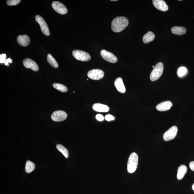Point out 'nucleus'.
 <instances>
[{"label": "nucleus", "mask_w": 194, "mask_h": 194, "mask_svg": "<svg viewBox=\"0 0 194 194\" xmlns=\"http://www.w3.org/2000/svg\"><path fill=\"white\" fill-rule=\"evenodd\" d=\"M129 21L125 17H117L114 19L111 24V28L115 32H119L125 29L128 26Z\"/></svg>", "instance_id": "nucleus-1"}, {"label": "nucleus", "mask_w": 194, "mask_h": 194, "mask_svg": "<svg viewBox=\"0 0 194 194\" xmlns=\"http://www.w3.org/2000/svg\"><path fill=\"white\" fill-rule=\"evenodd\" d=\"M138 157L135 153H132L129 157L127 164V171L130 173H133L137 168Z\"/></svg>", "instance_id": "nucleus-2"}, {"label": "nucleus", "mask_w": 194, "mask_h": 194, "mask_svg": "<svg viewBox=\"0 0 194 194\" xmlns=\"http://www.w3.org/2000/svg\"><path fill=\"white\" fill-rule=\"evenodd\" d=\"M164 70V65L162 62H158L154 66L150 76L151 80L157 81L162 75Z\"/></svg>", "instance_id": "nucleus-3"}, {"label": "nucleus", "mask_w": 194, "mask_h": 194, "mask_svg": "<svg viewBox=\"0 0 194 194\" xmlns=\"http://www.w3.org/2000/svg\"><path fill=\"white\" fill-rule=\"evenodd\" d=\"M72 55L75 59L81 61L88 62L91 59V57L89 53L80 50H74L72 51Z\"/></svg>", "instance_id": "nucleus-4"}, {"label": "nucleus", "mask_w": 194, "mask_h": 194, "mask_svg": "<svg viewBox=\"0 0 194 194\" xmlns=\"http://www.w3.org/2000/svg\"><path fill=\"white\" fill-rule=\"evenodd\" d=\"M35 20L40 25L43 33L46 36H49L50 35L49 28L44 19L40 16L37 15L35 17Z\"/></svg>", "instance_id": "nucleus-5"}, {"label": "nucleus", "mask_w": 194, "mask_h": 194, "mask_svg": "<svg viewBox=\"0 0 194 194\" xmlns=\"http://www.w3.org/2000/svg\"><path fill=\"white\" fill-rule=\"evenodd\" d=\"M178 130L176 126H172L164 133L163 137L164 140L168 141L174 139L177 135Z\"/></svg>", "instance_id": "nucleus-6"}, {"label": "nucleus", "mask_w": 194, "mask_h": 194, "mask_svg": "<svg viewBox=\"0 0 194 194\" xmlns=\"http://www.w3.org/2000/svg\"><path fill=\"white\" fill-rule=\"evenodd\" d=\"M87 76L91 79L98 80L103 78L104 74V72L100 69H93L88 72Z\"/></svg>", "instance_id": "nucleus-7"}, {"label": "nucleus", "mask_w": 194, "mask_h": 194, "mask_svg": "<svg viewBox=\"0 0 194 194\" xmlns=\"http://www.w3.org/2000/svg\"><path fill=\"white\" fill-rule=\"evenodd\" d=\"M100 54L102 57L110 63H116L118 61L117 58L115 55L105 50H102Z\"/></svg>", "instance_id": "nucleus-8"}, {"label": "nucleus", "mask_w": 194, "mask_h": 194, "mask_svg": "<svg viewBox=\"0 0 194 194\" xmlns=\"http://www.w3.org/2000/svg\"><path fill=\"white\" fill-rule=\"evenodd\" d=\"M67 115L66 112L63 111H55L51 115V118L55 122H61L66 120Z\"/></svg>", "instance_id": "nucleus-9"}, {"label": "nucleus", "mask_w": 194, "mask_h": 194, "mask_svg": "<svg viewBox=\"0 0 194 194\" xmlns=\"http://www.w3.org/2000/svg\"><path fill=\"white\" fill-rule=\"evenodd\" d=\"M51 5L54 10L60 14H65L67 13V9L61 3L58 1H54L52 3Z\"/></svg>", "instance_id": "nucleus-10"}, {"label": "nucleus", "mask_w": 194, "mask_h": 194, "mask_svg": "<svg viewBox=\"0 0 194 194\" xmlns=\"http://www.w3.org/2000/svg\"><path fill=\"white\" fill-rule=\"evenodd\" d=\"M23 64L27 68L32 69L33 71L36 72L39 70L37 64L32 60L29 58H26L23 61Z\"/></svg>", "instance_id": "nucleus-11"}, {"label": "nucleus", "mask_w": 194, "mask_h": 194, "mask_svg": "<svg viewBox=\"0 0 194 194\" xmlns=\"http://www.w3.org/2000/svg\"><path fill=\"white\" fill-rule=\"evenodd\" d=\"M153 3L156 8L162 11H167L169 9L166 2L163 0H153Z\"/></svg>", "instance_id": "nucleus-12"}, {"label": "nucleus", "mask_w": 194, "mask_h": 194, "mask_svg": "<svg viewBox=\"0 0 194 194\" xmlns=\"http://www.w3.org/2000/svg\"><path fill=\"white\" fill-rule=\"evenodd\" d=\"M173 106L172 103L170 101L162 102L157 106L156 109L157 110L164 112L169 110Z\"/></svg>", "instance_id": "nucleus-13"}, {"label": "nucleus", "mask_w": 194, "mask_h": 194, "mask_svg": "<svg viewBox=\"0 0 194 194\" xmlns=\"http://www.w3.org/2000/svg\"><path fill=\"white\" fill-rule=\"evenodd\" d=\"M18 44L22 47H27L30 42V39L27 35H19L17 39Z\"/></svg>", "instance_id": "nucleus-14"}, {"label": "nucleus", "mask_w": 194, "mask_h": 194, "mask_svg": "<svg viewBox=\"0 0 194 194\" xmlns=\"http://www.w3.org/2000/svg\"><path fill=\"white\" fill-rule=\"evenodd\" d=\"M114 85L116 89L120 93H124L126 92V89L123 83L122 79L120 77L116 78L115 81Z\"/></svg>", "instance_id": "nucleus-15"}, {"label": "nucleus", "mask_w": 194, "mask_h": 194, "mask_svg": "<svg viewBox=\"0 0 194 194\" xmlns=\"http://www.w3.org/2000/svg\"><path fill=\"white\" fill-rule=\"evenodd\" d=\"M93 110L99 112H107L109 110L108 106L100 103L93 104Z\"/></svg>", "instance_id": "nucleus-16"}, {"label": "nucleus", "mask_w": 194, "mask_h": 194, "mask_svg": "<svg viewBox=\"0 0 194 194\" xmlns=\"http://www.w3.org/2000/svg\"><path fill=\"white\" fill-rule=\"evenodd\" d=\"M187 171V168L185 165H182L178 169L177 178L179 180H181L184 177Z\"/></svg>", "instance_id": "nucleus-17"}, {"label": "nucleus", "mask_w": 194, "mask_h": 194, "mask_svg": "<svg viewBox=\"0 0 194 194\" xmlns=\"http://www.w3.org/2000/svg\"><path fill=\"white\" fill-rule=\"evenodd\" d=\"M171 31L174 34L181 35L186 33L187 29L184 27L175 26L172 28Z\"/></svg>", "instance_id": "nucleus-18"}, {"label": "nucleus", "mask_w": 194, "mask_h": 194, "mask_svg": "<svg viewBox=\"0 0 194 194\" xmlns=\"http://www.w3.org/2000/svg\"><path fill=\"white\" fill-rule=\"evenodd\" d=\"M155 37V35L151 32H149L144 35L143 37V43L147 44L153 41Z\"/></svg>", "instance_id": "nucleus-19"}, {"label": "nucleus", "mask_w": 194, "mask_h": 194, "mask_svg": "<svg viewBox=\"0 0 194 194\" xmlns=\"http://www.w3.org/2000/svg\"><path fill=\"white\" fill-rule=\"evenodd\" d=\"M47 62L53 67L55 68H57L58 67V64L57 62L51 54H49L47 55Z\"/></svg>", "instance_id": "nucleus-20"}, {"label": "nucleus", "mask_w": 194, "mask_h": 194, "mask_svg": "<svg viewBox=\"0 0 194 194\" xmlns=\"http://www.w3.org/2000/svg\"><path fill=\"white\" fill-rule=\"evenodd\" d=\"M34 163L32 161L28 160L26 162L25 167V171L27 173H30L35 169Z\"/></svg>", "instance_id": "nucleus-21"}, {"label": "nucleus", "mask_w": 194, "mask_h": 194, "mask_svg": "<svg viewBox=\"0 0 194 194\" xmlns=\"http://www.w3.org/2000/svg\"><path fill=\"white\" fill-rule=\"evenodd\" d=\"M56 147L58 150L66 158H68L69 153L67 149H66L63 145L61 144H58L57 145Z\"/></svg>", "instance_id": "nucleus-22"}, {"label": "nucleus", "mask_w": 194, "mask_h": 194, "mask_svg": "<svg viewBox=\"0 0 194 194\" xmlns=\"http://www.w3.org/2000/svg\"><path fill=\"white\" fill-rule=\"evenodd\" d=\"M53 87L55 89H57L60 91L66 93L67 92L68 88L65 85L62 84L58 83H54L53 84Z\"/></svg>", "instance_id": "nucleus-23"}, {"label": "nucleus", "mask_w": 194, "mask_h": 194, "mask_svg": "<svg viewBox=\"0 0 194 194\" xmlns=\"http://www.w3.org/2000/svg\"><path fill=\"white\" fill-rule=\"evenodd\" d=\"M187 72V70L186 68L184 67V66H182L178 70V75L179 77H182L186 74Z\"/></svg>", "instance_id": "nucleus-24"}, {"label": "nucleus", "mask_w": 194, "mask_h": 194, "mask_svg": "<svg viewBox=\"0 0 194 194\" xmlns=\"http://www.w3.org/2000/svg\"><path fill=\"white\" fill-rule=\"evenodd\" d=\"M21 2L20 0H8L7 1V4L9 6H12L18 5Z\"/></svg>", "instance_id": "nucleus-25"}, {"label": "nucleus", "mask_w": 194, "mask_h": 194, "mask_svg": "<svg viewBox=\"0 0 194 194\" xmlns=\"http://www.w3.org/2000/svg\"><path fill=\"white\" fill-rule=\"evenodd\" d=\"M6 54H3L0 55V63H5L6 61Z\"/></svg>", "instance_id": "nucleus-26"}, {"label": "nucleus", "mask_w": 194, "mask_h": 194, "mask_svg": "<svg viewBox=\"0 0 194 194\" xmlns=\"http://www.w3.org/2000/svg\"><path fill=\"white\" fill-rule=\"evenodd\" d=\"M105 120H106L107 121H108L114 120V119H115L114 117L113 116H112V115L110 114L106 115L105 116Z\"/></svg>", "instance_id": "nucleus-27"}, {"label": "nucleus", "mask_w": 194, "mask_h": 194, "mask_svg": "<svg viewBox=\"0 0 194 194\" xmlns=\"http://www.w3.org/2000/svg\"><path fill=\"white\" fill-rule=\"evenodd\" d=\"M96 119L99 121H102L104 120V117L103 115L100 114H98L96 115Z\"/></svg>", "instance_id": "nucleus-28"}, {"label": "nucleus", "mask_w": 194, "mask_h": 194, "mask_svg": "<svg viewBox=\"0 0 194 194\" xmlns=\"http://www.w3.org/2000/svg\"><path fill=\"white\" fill-rule=\"evenodd\" d=\"M12 63V60L11 59V58H9V59H7L6 60V61H5V65H6V66H9V63Z\"/></svg>", "instance_id": "nucleus-29"}, {"label": "nucleus", "mask_w": 194, "mask_h": 194, "mask_svg": "<svg viewBox=\"0 0 194 194\" xmlns=\"http://www.w3.org/2000/svg\"><path fill=\"white\" fill-rule=\"evenodd\" d=\"M189 166L191 170L194 171V161H191L190 162Z\"/></svg>", "instance_id": "nucleus-30"}, {"label": "nucleus", "mask_w": 194, "mask_h": 194, "mask_svg": "<svg viewBox=\"0 0 194 194\" xmlns=\"http://www.w3.org/2000/svg\"><path fill=\"white\" fill-rule=\"evenodd\" d=\"M192 189L194 191V183L193 184V185L192 186Z\"/></svg>", "instance_id": "nucleus-31"}, {"label": "nucleus", "mask_w": 194, "mask_h": 194, "mask_svg": "<svg viewBox=\"0 0 194 194\" xmlns=\"http://www.w3.org/2000/svg\"><path fill=\"white\" fill-rule=\"evenodd\" d=\"M111 1H117V0H111Z\"/></svg>", "instance_id": "nucleus-32"}, {"label": "nucleus", "mask_w": 194, "mask_h": 194, "mask_svg": "<svg viewBox=\"0 0 194 194\" xmlns=\"http://www.w3.org/2000/svg\"><path fill=\"white\" fill-rule=\"evenodd\" d=\"M154 66H153V68H154Z\"/></svg>", "instance_id": "nucleus-33"}]
</instances>
